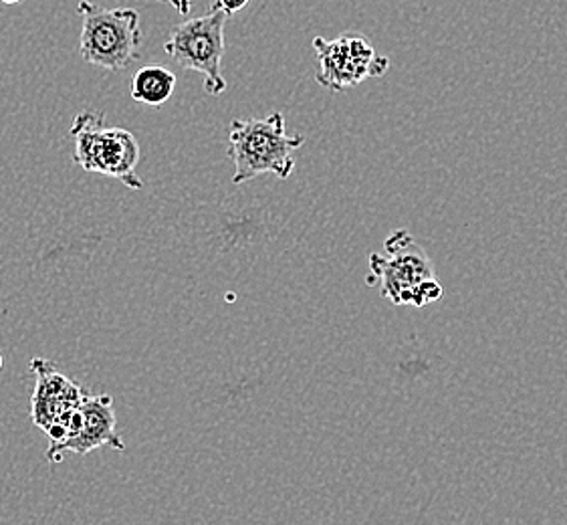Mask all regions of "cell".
Masks as SVG:
<instances>
[{
	"instance_id": "1",
	"label": "cell",
	"mask_w": 567,
	"mask_h": 525,
	"mask_svg": "<svg viewBox=\"0 0 567 525\" xmlns=\"http://www.w3.org/2000/svg\"><path fill=\"white\" fill-rule=\"evenodd\" d=\"M368 286H380L394 306L422 308L443 297L429 253L409 230H394L384 240V253L370 255Z\"/></svg>"
},
{
	"instance_id": "2",
	"label": "cell",
	"mask_w": 567,
	"mask_h": 525,
	"mask_svg": "<svg viewBox=\"0 0 567 525\" xmlns=\"http://www.w3.org/2000/svg\"><path fill=\"white\" fill-rule=\"evenodd\" d=\"M306 144L301 134L289 136L284 114L275 112L262 120H235L230 126L228 156L235 164L233 183H249L261 174H275L281 181L296 168L293 152Z\"/></svg>"
},
{
	"instance_id": "3",
	"label": "cell",
	"mask_w": 567,
	"mask_h": 525,
	"mask_svg": "<svg viewBox=\"0 0 567 525\" xmlns=\"http://www.w3.org/2000/svg\"><path fill=\"white\" fill-rule=\"evenodd\" d=\"M69 134L75 142L73 162L83 171L112 176L132 191L144 186L136 172L140 144L132 132L124 127H105L102 112L87 110L75 115Z\"/></svg>"
},
{
	"instance_id": "4",
	"label": "cell",
	"mask_w": 567,
	"mask_h": 525,
	"mask_svg": "<svg viewBox=\"0 0 567 525\" xmlns=\"http://www.w3.org/2000/svg\"><path fill=\"white\" fill-rule=\"evenodd\" d=\"M81 58L85 63L117 73L130 68L142 45V27L136 9H103L81 0Z\"/></svg>"
},
{
	"instance_id": "5",
	"label": "cell",
	"mask_w": 567,
	"mask_h": 525,
	"mask_svg": "<svg viewBox=\"0 0 567 525\" xmlns=\"http://www.w3.org/2000/svg\"><path fill=\"white\" fill-rule=\"evenodd\" d=\"M228 14L213 4V9L178 24L168 34L164 51L168 58L186 71L200 73L205 80L206 93L220 95L227 92V80L223 75L225 58V27Z\"/></svg>"
},
{
	"instance_id": "6",
	"label": "cell",
	"mask_w": 567,
	"mask_h": 525,
	"mask_svg": "<svg viewBox=\"0 0 567 525\" xmlns=\"http://www.w3.org/2000/svg\"><path fill=\"white\" fill-rule=\"evenodd\" d=\"M318 53V83L329 92H343L368 78H380L390 68V59L378 55L368 39L358 33H346L328 41L316 37Z\"/></svg>"
},
{
	"instance_id": "7",
	"label": "cell",
	"mask_w": 567,
	"mask_h": 525,
	"mask_svg": "<svg viewBox=\"0 0 567 525\" xmlns=\"http://www.w3.org/2000/svg\"><path fill=\"white\" fill-rule=\"evenodd\" d=\"M31 372L37 378L31 399V416L33 423L51 439V445H55L68 436L71 416L90 392L75 380L63 377L53 362L45 358H34Z\"/></svg>"
},
{
	"instance_id": "8",
	"label": "cell",
	"mask_w": 567,
	"mask_h": 525,
	"mask_svg": "<svg viewBox=\"0 0 567 525\" xmlns=\"http://www.w3.org/2000/svg\"><path fill=\"white\" fill-rule=\"evenodd\" d=\"M100 446H112L115 451L125 449L122 436L117 434L114 399L107 394L102 397L87 394L81 402L80 409L71 416L68 436L61 443L49 445L47 459L49 463H61L68 453L87 455Z\"/></svg>"
},
{
	"instance_id": "9",
	"label": "cell",
	"mask_w": 567,
	"mask_h": 525,
	"mask_svg": "<svg viewBox=\"0 0 567 525\" xmlns=\"http://www.w3.org/2000/svg\"><path fill=\"white\" fill-rule=\"evenodd\" d=\"M176 90V75L162 65H146L132 80V100L150 107H162Z\"/></svg>"
},
{
	"instance_id": "10",
	"label": "cell",
	"mask_w": 567,
	"mask_h": 525,
	"mask_svg": "<svg viewBox=\"0 0 567 525\" xmlns=\"http://www.w3.org/2000/svg\"><path fill=\"white\" fill-rule=\"evenodd\" d=\"M247 4H249V0H215V7H218L223 12H227L228 17L243 11Z\"/></svg>"
},
{
	"instance_id": "11",
	"label": "cell",
	"mask_w": 567,
	"mask_h": 525,
	"mask_svg": "<svg viewBox=\"0 0 567 525\" xmlns=\"http://www.w3.org/2000/svg\"><path fill=\"white\" fill-rule=\"evenodd\" d=\"M154 2H164V4H171L172 9H176L178 14L182 17H188L193 11L194 0H154Z\"/></svg>"
},
{
	"instance_id": "12",
	"label": "cell",
	"mask_w": 567,
	"mask_h": 525,
	"mask_svg": "<svg viewBox=\"0 0 567 525\" xmlns=\"http://www.w3.org/2000/svg\"><path fill=\"white\" fill-rule=\"evenodd\" d=\"M0 2H4V4H19V2H23V0H0Z\"/></svg>"
},
{
	"instance_id": "13",
	"label": "cell",
	"mask_w": 567,
	"mask_h": 525,
	"mask_svg": "<svg viewBox=\"0 0 567 525\" xmlns=\"http://www.w3.org/2000/svg\"><path fill=\"white\" fill-rule=\"evenodd\" d=\"M2 364H4V362H2V356H0V370H2Z\"/></svg>"
}]
</instances>
